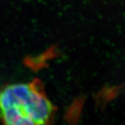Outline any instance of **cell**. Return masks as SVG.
I'll return each instance as SVG.
<instances>
[{"label":"cell","instance_id":"obj_1","mask_svg":"<svg viewBox=\"0 0 125 125\" xmlns=\"http://www.w3.org/2000/svg\"><path fill=\"white\" fill-rule=\"evenodd\" d=\"M54 107L33 83H15L0 90V120L4 125H49Z\"/></svg>","mask_w":125,"mask_h":125}]
</instances>
